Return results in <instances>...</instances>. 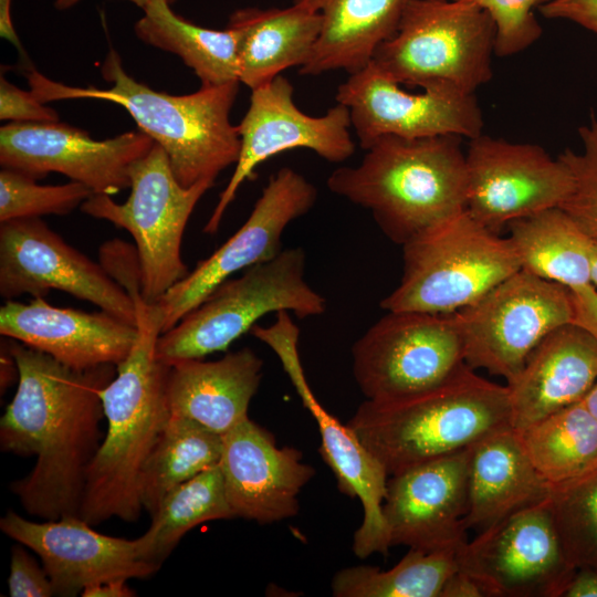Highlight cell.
<instances>
[{
  "label": "cell",
  "mask_w": 597,
  "mask_h": 597,
  "mask_svg": "<svg viewBox=\"0 0 597 597\" xmlns=\"http://www.w3.org/2000/svg\"><path fill=\"white\" fill-rule=\"evenodd\" d=\"M4 344L17 363L18 386L0 419V448L35 457L30 473L10 489L32 516H80L87 470L104 438L102 391L116 366L74 369L21 342Z\"/></svg>",
  "instance_id": "cell-1"
},
{
  "label": "cell",
  "mask_w": 597,
  "mask_h": 597,
  "mask_svg": "<svg viewBox=\"0 0 597 597\" xmlns=\"http://www.w3.org/2000/svg\"><path fill=\"white\" fill-rule=\"evenodd\" d=\"M133 300L137 337L102 391L107 430L87 470L80 510L91 525L114 517L128 523L139 519L143 470L170 417L169 365L156 357L159 315L142 294Z\"/></svg>",
  "instance_id": "cell-2"
},
{
  "label": "cell",
  "mask_w": 597,
  "mask_h": 597,
  "mask_svg": "<svg viewBox=\"0 0 597 597\" xmlns=\"http://www.w3.org/2000/svg\"><path fill=\"white\" fill-rule=\"evenodd\" d=\"M107 88L75 87L52 81L34 67L27 70L30 91L41 102L95 98L124 107L138 126L167 154L170 168L182 187L214 185L226 168L235 164L240 136L230 121L240 82L200 86L193 93L171 95L134 80L123 67L115 49L101 65Z\"/></svg>",
  "instance_id": "cell-3"
},
{
  "label": "cell",
  "mask_w": 597,
  "mask_h": 597,
  "mask_svg": "<svg viewBox=\"0 0 597 597\" xmlns=\"http://www.w3.org/2000/svg\"><path fill=\"white\" fill-rule=\"evenodd\" d=\"M462 138L383 136L366 149L358 166L335 169L327 187L369 210L383 233L404 245L465 210Z\"/></svg>",
  "instance_id": "cell-4"
},
{
  "label": "cell",
  "mask_w": 597,
  "mask_h": 597,
  "mask_svg": "<svg viewBox=\"0 0 597 597\" xmlns=\"http://www.w3.org/2000/svg\"><path fill=\"white\" fill-rule=\"evenodd\" d=\"M347 425L390 476L511 427L509 390L464 365L426 391L387 401L366 399Z\"/></svg>",
  "instance_id": "cell-5"
},
{
  "label": "cell",
  "mask_w": 597,
  "mask_h": 597,
  "mask_svg": "<svg viewBox=\"0 0 597 597\" xmlns=\"http://www.w3.org/2000/svg\"><path fill=\"white\" fill-rule=\"evenodd\" d=\"M495 38L492 17L472 2L410 0L371 63L399 85L472 95L493 76Z\"/></svg>",
  "instance_id": "cell-6"
},
{
  "label": "cell",
  "mask_w": 597,
  "mask_h": 597,
  "mask_svg": "<svg viewBox=\"0 0 597 597\" xmlns=\"http://www.w3.org/2000/svg\"><path fill=\"white\" fill-rule=\"evenodd\" d=\"M401 247L402 276L381 300L385 311L455 313L521 270L507 237L465 210Z\"/></svg>",
  "instance_id": "cell-7"
},
{
  "label": "cell",
  "mask_w": 597,
  "mask_h": 597,
  "mask_svg": "<svg viewBox=\"0 0 597 597\" xmlns=\"http://www.w3.org/2000/svg\"><path fill=\"white\" fill-rule=\"evenodd\" d=\"M305 259L302 248L282 250L245 269L239 277L222 282L172 328L160 334L156 357L171 365L224 352L270 312L291 311L298 318L323 314L326 301L305 281Z\"/></svg>",
  "instance_id": "cell-8"
},
{
  "label": "cell",
  "mask_w": 597,
  "mask_h": 597,
  "mask_svg": "<svg viewBox=\"0 0 597 597\" xmlns=\"http://www.w3.org/2000/svg\"><path fill=\"white\" fill-rule=\"evenodd\" d=\"M129 180L130 193L125 202L93 193L81 210L130 233L139 262L142 295L154 304L189 273L181 258L184 232L196 205L213 184L182 187L166 151L156 143L132 165Z\"/></svg>",
  "instance_id": "cell-9"
},
{
  "label": "cell",
  "mask_w": 597,
  "mask_h": 597,
  "mask_svg": "<svg viewBox=\"0 0 597 597\" xmlns=\"http://www.w3.org/2000/svg\"><path fill=\"white\" fill-rule=\"evenodd\" d=\"M453 314L467 365L509 383L547 334L573 322L572 291L519 270Z\"/></svg>",
  "instance_id": "cell-10"
},
{
  "label": "cell",
  "mask_w": 597,
  "mask_h": 597,
  "mask_svg": "<svg viewBox=\"0 0 597 597\" xmlns=\"http://www.w3.org/2000/svg\"><path fill=\"white\" fill-rule=\"evenodd\" d=\"M352 357L355 380L371 401L426 391L467 365L453 313L387 311L354 343Z\"/></svg>",
  "instance_id": "cell-11"
},
{
  "label": "cell",
  "mask_w": 597,
  "mask_h": 597,
  "mask_svg": "<svg viewBox=\"0 0 597 597\" xmlns=\"http://www.w3.org/2000/svg\"><path fill=\"white\" fill-rule=\"evenodd\" d=\"M457 561L490 597H563L576 570L549 496L480 531L457 551Z\"/></svg>",
  "instance_id": "cell-12"
},
{
  "label": "cell",
  "mask_w": 597,
  "mask_h": 597,
  "mask_svg": "<svg viewBox=\"0 0 597 597\" xmlns=\"http://www.w3.org/2000/svg\"><path fill=\"white\" fill-rule=\"evenodd\" d=\"M251 91L249 108L237 125L241 140L239 158L203 228L209 234L218 231L241 185L266 159L285 150L305 148L329 163H343L355 153L345 105L337 103L321 116L305 114L294 103L292 83L281 74Z\"/></svg>",
  "instance_id": "cell-13"
},
{
  "label": "cell",
  "mask_w": 597,
  "mask_h": 597,
  "mask_svg": "<svg viewBox=\"0 0 597 597\" xmlns=\"http://www.w3.org/2000/svg\"><path fill=\"white\" fill-rule=\"evenodd\" d=\"M469 140L465 211L486 229L500 234L511 222L561 207L570 196L569 168L540 145L483 133Z\"/></svg>",
  "instance_id": "cell-14"
},
{
  "label": "cell",
  "mask_w": 597,
  "mask_h": 597,
  "mask_svg": "<svg viewBox=\"0 0 597 597\" xmlns=\"http://www.w3.org/2000/svg\"><path fill=\"white\" fill-rule=\"evenodd\" d=\"M51 290L87 301L136 325L134 300L103 268L71 247L40 218L0 224V294L44 297Z\"/></svg>",
  "instance_id": "cell-15"
},
{
  "label": "cell",
  "mask_w": 597,
  "mask_h": 597,
  "mask_svg": "<svg viewBox=\"0 0 597 597\" xmlns=\"http://www.w3.org/2000/svg\"><path fill=\"white\" fill-rule=\"evenodd\" d=\"M316 199V188L296 170L283 167L272 175L241 228L154 303L161 334L232 274L277 255L287 224L307 213Z\"/></svg>",
  "instance_id": "cell-16"
},
{
  "label": "cell",
  "mask_w": 597,
  "mask_h": 597,
  "mask_svg": "<svg viewBox=\"0 0 597 597\" xmlns=\"http://www.w3.org/2000/svg\"><path fill=\"white\" fill-rule=\"evenodd\" d=\"M273 327H252V335L279 356L304 407L315 419L321 434V454L332 469L342 493L357 498L363 505V522L354 534L353 552L359 558L374 553L388 554L390 546L383 504L388 473L367 450L348 425H342L312 392L303 371L298 350V329L286 312L277 313Z\"/></svg>",
  "instance_id": "cell-17"
},
{
  "label": "cell",
  "mask_w": 597,
  "mask_h": 597,
  "mask_svg": "<svg viewBox=\"0 0 597 597\" xmlns=\"http://www.w3.org/2000/svg\"><path fill=\"white\" fill-rule=\"evenodd\" d=\"M155 142L142 130L96 140L85 130L54 123H9L0 128L2 168L34 179L57 172L113 196L129 188V169Z\"/></svg>",
  "instance_id": "cell-18"
},
{
  "label": "cell",
  "mask_w": 597,
  "mask_h": 597,
  "mask_svg": "<svg viewBox=\"0 0 597 597\" xmlns=\"http://www.w3.org/2000/svg\"><path fill=\"white\" fill-rule=\"evenodd\" d=\"M335 100L348 108L352 127L365 150L386 135L407 139L458 135L472 139L483 129L474 94L440 88L408 93L371 62L338 85Z\"/></svg>",
  "instance_id": "cell-19"
},
{
  "label": "cell",
  "mask_w": 597,
  "mask_h": 597,
  "mask_svg": "<svg viewBox=\"0 0 597 597\" xmlns=\"http://www.w3.org/2000/svg\"><path fill=\"white\" fill-rule=\"evenodd\" d=\"M78 515L33 522L9 511L1 531L33 551L52 583L54 596L73 597L90 585L112 579H144L160 566L145 561L137 538L98 533Z\"/></svg>",
  "instance_id": "cell-20"
},
{
  "label": "cell",
  "mask_w": 597,
  "mask_h": 597,
  "mask_svg": "<svg viewBox=\"0 0 597 597\" xmlns=\"http://www.w3.org/2000/svg\"><path fill=\"white\" fill-rule=\"evenodd\" d=\"M468 449L390 475L383 504L390 546L458 551L465 540Z\"/></svg>",
  "instance_id": "cell-21"
},
{
  "label": "cell",
  "mask_w": 597,
  "mask_h": 597,
  "mask_svg": "<svg viewBox=\"0 0 597 597\" xmlns=\"http://www.w3.org/2000/svg\"><path fill=\"white\" fill-rule=\"evenodd\" d=\"M219 467L234 517L260 524L298 513V494L314 476L292 447L277 448L271 432L249 417L222 436Z\"/></svg>",
  "instance_id": "cell-22"
},
{
  "label": "cell",
  "mask_w": 597,
  "mask_h": 597,
  "mask_svg": "<svg viewBox=\"0 0 597 597\" xmlns=\"http://www.w3.org/2000/svg\"><path fill=\"white\" fill-rule=\"evenodd\" d=\"M0 334L67 367L88 369L121 364L135 343L137 327L104 311L57 307L33 297L29 303L6 301L0 308Z\"/></svg>",
  "instance_id": "cell-23"
},
{
  "label": "cell",
  "mask_w": 597,
  "mask_h": 597,
  "mask_svg": "<svg viewBox=\"0 0 597 597\" xmlns=\"http://www.w3.org/2000/svg\"><path fill=\"white\" fill-rule=\"evenodd\" d=\"M597 380V341L570 322L547 334L509 383L511 427L522 430L583 400Z\"/></svg>",
  "instance_id": "cell-24"
},
{
  "label": "cell",
  "mask_w": 597,
  "mask_h": 597,
  "mask_svg": "<svg viewBox=\"0 0 597 597\" xmlns=\"http://www.w3.org/2000/svg\"><path fill=\"white\" fill-rule=\"evenodd\" d=\"M263 360L250 348L213 362L184 359L169 365L170 413L191 419L223 436L248 418L262 378Z\"/></svg>",
  "instance_id": "cell-25"
},
{
  "label": "cell",
  "mask_w": 597,
  "mask_h": 597,
  "mask_svg": "<svg viewBox=\"0 0 597 597\" xmlns=\"http://www.w3.org/2000/svg\"><path fill=\"white\" fill-rule=\"evenodd\" d=\"M549 494V485L533 467L512 427L496 430L468 448L467 530L483 531Z\"/></svg>",
  "instance_id": "cell-26"
},
{
  "label": "cell",
  "mask_w": 597,
  "mask_h": 597,
  "mask_svg": "<svg viewBox=\"0 0 597 597\" xmlns=\"http://www.w3.org/2000/svg\"><path fill=\"white\" fill-rule=\"evenodd\" d=\"M410 0H294L322 15V29L301 75L344 70L353 74L368 65L377 48L397 31Z\"/></svg>",
  "instance_id": "cell-27"
},
{
  "label": "cell",
  "mask_w": 597,
  "mask_h": 597,
  "mask_svg": "<svg viewBox=\"0 0 597 597\" xmlns=\"http://www.w3.org/2000/svg\"><path fill=\"white\" fill-rule=\"evenodd\" d=\"M227 27L240 33L239 81L253 90L306 62L321 33L322 15L295 2L286 8H243L230 15Z\"/></svg>",
  "instance_id": "cell-28"
},
{
  "label": "cell",
  "mask_w": 597,
  "mask_h": 597,
  "mask_svg": "<svg viewBox=\"0 0 597 597\" xmlns=\"http://www.w3.org/2000/svg\"><path fill=\"white\" fill-rule=\"evenodd\" d=\"M521 270L569 290L591 284L593 239L561 207L507 226Z\"/></svg>",
  "instance_id": "cell-29"
},
{
  "label": "cell",
  "mask_w": 597,
  "mask_h": 597,
  "mask_svg": "<svg viewBox=\"0 0 597 597\" xmlns=\"http://www.w3.org/2000/svg\"><path fill=\"white\" fill-rule=\"evenodd\" d=\"M167 0H150L134 27L144 43L176 54L191 69L201 86L239 81L240 33L203 28L178 15Z\"/></svg>",
  "instance_id": "cell-30"
},
{
  "label": "cell",
  "mask_w": 597,
  "mask_h": 597,
  "mask_svg": "<svg viewBox=\"0 0 597 597\" xmlns=\"http://www.w3.org/2000/svg\"><path fill=\"white\" fill-rule=\"evenodd\" d=\"M516 431L530 461L551 489L597 469V418L582 400Z\"/></svg>",
  "instance_id": "cell-31"
},
{
  "label": "cell",
  "mask_w": 597,
  "mask_h": 597,
  "mask_svg": "<svg viewBox=\"0 0 597 597\" xmlns=\"http://www.w3.org/2000/svg\"><path fill=\"white\" fill-rule=\"evenodd\" d=\"M150 517V526L137 541L142 557L158 566L197 525L234 517L219 464L168 492Z\"/></svg>",
  "instance_id": "cell-32"
},
{
  "label": "cell",
  "mask_w": 597,
  "mask_h": 597,
  "mask_svg": "<svg viewBox=\"0 0 597 597\" xmlns=\"http://www.w3.org/2000/svg\"><path fill=\"white\" fill-rule=\"evenodd\" d=\"M222 436L182 416L170 413L142 475V502L151 516L168 492L219 464Z\"/></svg>",
  "instance_id": "cell-33"
},
{
  "label": "cell",
  "mask_w": 597,
  "mask_h": 597,
  "mask_svg": "<svg viewBox=\"0 0 597 597\" xmlns=\"http://www.w3.org/2000/svg\"><path fill=\"white\" fill-rule=\"evenodd\" d=\"M457 551L423 552L409 548L391 568L359 565L336 573L331 587L335 597H441L458 570Z\"/></svg>",
  "instance_id": "cell-34"
},
{
  "label": "cell",
  "mask_w": 597,
  "mask_h": 597,
  "mask_svg": "<svg viewBox=\"0 0 597 597\" xmlns=\"http://www.w3.org/2000/svg\"><path fill=\"white\" fill-rule=\"evenodd\" d=\"M549 502L569 563L597 567V469L551 489Z\"/></svg>",
  "instance_id": "cell-35"
},
{
  "label": "cell",
  "mask_w": 597,
  "mask_h": 597,
  "mask_svg": "<svg viewBox=\"0 0 597 597\" xmlns=\"http://www.w3.org/2000/svg\"><path fill=\"white\" fill-rule=\"evenodd\" d=\"M93 195L85 185H38L36 179L9 168L0 171V222L40 218L44 214H67Z\"/></svg>",
  "instance_id": "cell-36"
},
{
  "label": "cell",
  "mask_w": 597,
  "mask_h": 597,
  "mask_svg": "<svg viewBox=\"0 0 597 597\" xmlns=\"http://www.w3.org/2000/svg\"><path fill=\"white\" fill-rule=\"evenodd\" d=\"M578 133L582 150L567 148L558 156L574 178L573 191L561 208L591 239H597V117L594 113L588 124L579 127Z\"/></svg>",
  "instance_id": "cell-37"
},
{
  "label": "cell",
  "mask_w": 597,
  "mask_h": 597,
  "mask_svg": "<svg viewBox=\"0 0 597 597\" xmlns=\"http://www.w3.org/2000/svg\"><path fill=\"white\" fill-rule=\"evenodd\" d=\"M472 2L490 13L495 27L494 54L506 57L534 44L543 29L534 11L551 0H455Z\"/></svg>",
  "instance_id": "cell-38"
},
{
  "label": "cell",
  "mask_w": 597,
  "mask_h": 597,
  "mask_svg": "<svg viewBox=\"0 0 597 597\" xmlns=\"http://www.w3.org/2000/svg\"><path fill=\"white\" fill-rule=\"evenodd\" d=\"M12 546L8 589L11 597L54 596L52 583L43 567L24 549Z\"/></svg>",
  "instance_id": "cell-39"
},
{
  "label": "cell",
  "mask_w": 597,
  "mask_h": 597,
  "mask_svg": "<svg viewBox=\"0 0 597 597\" xmlns=\"http://www.w3.org/2000/svg\"><path fill=\"white\" fill-rule=\"evenodd\" d=\"M0 119L11 123H54L57 112L41 103L31 91H23L0 76Z\"/></svg>",
  "instance_id": "cell-40"
},
{
  "label": "cell",
  "mask_w": 597,
  "mask_h": 597,
  "mask_svg": "<svg viewBox=\"0 0 597 597\" xmlns=\"http://www.w3.org/2000/svg\"><path fill=\"white\" fill-rule=\"evenodd\" d=\"M546 19H564L597 34V0H551L538 8Z\"/></svg>",
  "instance_id": "cell-41"
},
{
  "label": "cell",
  "mask_w": 597,
  "mask_h": 597,
  "mask_svg": "<svg viewBox=\"0 0 597 597\" xmlns=\"http://www.w3.org/2000/svg\"><path fill=\"white\" fill-rule=\"evenodd\" d=\"M570 291L573 323L586 329L597 341V287L589 284Z\"/></svg>",
  "instance_id": "cell-42"
},
{
  "label": "cell",
  "mask_w": 597,
  "mask_h": 597,
  "mask_svg": "<svg viewBox=\"0 0 597 597\" xmlns=\"http://www.w3.org/2000/svg\"><path fill=\"white\" fill-rule=\"evenodd\" d=\"M563 597H597V567L576 568Z\"/></svg>",
  "instance_id": "cell-43"
},
{
  "label": "cell",
  "mask_w": 597,
  "mask_h": 597,
  "mask_svg": "<svg viewBox=\"0 0 597 597\" xmlns=\"http://www.w3.org/2000/svg\"><path fill=\"white\" fill-rule=\"evenodd\" d=\"M479 584L458 568L446 583L441 597H483Z\"/></svg>",
  "instance_id": "cell-44"
},
{
  "label": "cell",
  "mask_w": 597,
  "mask_h": 597,
  "mask_svg": "<svg viewBox=\"0 0 597 597\" xmlns=\"http://www.w3.org/2000/svg\"><path fill=\"white\" fill-rule=\"evenodd\" d=\"M126 579H112L85 587L82 591L84 597H132L136 596Z\"/></svg>",
  "instance_id": "cell-45"
},
{
  "label": "cell",
  "mask_w": 597,
  "mask_h": 597,
  "mask_svg": "<svg viewBox=\"0 0 597 597\" xmlns=\"http://www.w3.org/2000/svg\"><path fill=\"white\" fill-rule=\"evenodd\" d=\"M12 0H0V35L15 46L21 55V60L30 64L23 50L22 43L17 34L11 15Z\"/></svg>",
  "instance_id": "cell-46"
},
{
  "label": "cell",
  "mask_w": 597,
  "mask_h": 597,
  "mask_svg": "<svg viewBox=\"0 0 597 597\" xmlns=\"http://www.w3.org/2000/svg\"><path fill=\"white\" fill-rule=\"evenodd\" d=\"M83 0H54L55 9L62 11L71 9L72 7L78 4ZM135 6L139 7L142 10L149 3L150 0H126ZM170 4H174L177 0H167Z\"/></svg>",
  "instance_id": "cell-47"
},
{
  "label": "cell",
  "mask_w": 597,
  "mask_h": 597,
  "mask_svg": "<svg viewBox=\"0 0 597 597\" xmlns=\"http://www.w3.org/2000/svg\"><path fill=\"white\" fill-rule=\"evenodd\" d=\"M583 404L590 411V413L597 418V380L583 398Z\"/></svg>",
  "instance_id": "cell-48"
},
{
  "label": "cell",
  "mask_w": 597,
  "mask_h": 597,
  "mask_svg": "<svg viewBox=\"0 0 597 597\" xmlns=\"http://www.w3.org/2000/svg\"><path fill=\"white\" fill-rule=\"evenodd\" d=\"M590 279L591 284L597 287V239H593Z\"/></svg>",
  "instance_id": "cell-49"
}]
</instances>
